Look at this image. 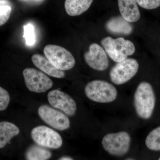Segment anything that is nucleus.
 <instances>
[{
  "mask_svg": "<svg viewBox=\"0 0 160 160\" xmlns=\"http://www.w3.org/2000/svg\"><path fill=\"white\" fill-rule=\"evenodd\" d=\"M155 105V97L151 85L143 82L138 86L134 96V106L137 114L144 119L152 115Z\"/></svg>",
  "mask_w": 160,
  "mask_h": 160,
  "instance_id": "obj_1",
  "label": "nucleus"
},
{
  "mask_svg": "<svg viewBox=\"0 0 160 160\" xmlns=\"http://www.w3.org/2000/svg\"><path fill=\"white\" fill-rule=\"evenodd\" d=\"M101 44L109 57L116 62L126 59L135 51L133 43L122 38L113 39L107 37L102 40Z\"/></svg>",
  "mask_w": 160,
  "mask_h": 160,
  "instance_id": "obj_2",
  "label": "nucleus"
},
{
  "mask_svg": "<svg viewBox=\"0 0 160 160\" xmlns=\"http://www.w3.org/2000/svg\"><path fill=\"white\" fill-rule=\"evenodd\" d=\"M86 97L98 103H109L116 99L118 92L110 83L102 80H93L88 83L85 88Z\"/></svg>",
  "mask_w": 160,
  "mask_h": 160,
  "instance_id": "obj_3",
  "label": "nucleus"
},
{
  "mask_svg": "<svg viewBox=\"0 0 160 160\" xmlns=\"http://www.w3.org/2000/svg\"><path fill=\"white\" fill-rule=\"evenodd\" d=\"M130 143V135L125 131L108 133L102 140L104 149L111 155L118 157L122 156L128 152Z\"/></svg>",
  "mask_w": 160,
  "mask_h": 160,
  "instance_id": "obj_4",
  "label": "nucleus"
},
{
  "mask_svg": "<svg viewBox=\"0 0 160 160\" xmlns=\"http://www.w3.org/2000/svg\"><path fill=\"white\" fill-rule=\"evenodd\" d=\"M44 53L49 62L60 70H69L75 65L74 57L70 52L62 46L47 45L44 48Z\"/></svg>",
  "mask_w": 160,
  "mask_h": 160,
  "instance_id": "obj_5",
  "label": "nucleus"
},
{
  "mask_svg": "<svg viewBox=\"0 0 160 160\" xmlns=\"http://www.w3.org/2000/svg\"><path fill=\"white\" fill-rule=\"evenodd\" d=\"M139 64L133 58H126L118 62L109 72L110 79L116 85H120L131 79L137 73Z\"/></svg>",
  "mask_w": 160,
  "mask_h": 160,
  "instance_id": "obj_6",
  "label": "nucleus"
},
{
  "mask_svg": "<svg viewBox=\"0 0 160 160\" xmlns=\"http://www.w3.org/2000/svg\"><path fill=\"white\" fill-rule=\"evenodd\" d=\"M31 136L37 145L45 148L58 149L62 145V139L60 135L46 126L35 127L32 130Z\"/></svg>",
  "mask_w": 160,
  "mask_h": 160,
  "instance_id": "obj_7",
  "label": "nucleus"
},
{
  "mask_svg": "<svg viewBox=\"0 0 160 160\" xmlns=\"http://www.w3.org/2000/svg\"><path fill=\"white\" fill-rule=\"evenodd\" d=\"M23 75L26 87L32 92H45L53 86V82L49 77L33 68L24 69Z\"/></svg>",
  "mask_w": 160,
  "mask_h": 160,
  "instance_id": "obj_8",
  "label": "nucleus"
},
{
  "mask_svg": "<svg viewBox=\"0 0 160 160\" xmlns=\"http://www.w3.org/2000/svg\"><path fill=\"white\" fill-rule=\"evenodd\" d=\"M38 113L44 122L55 129L63 131L70 127V121L66 115L47 105L40 106Z\"/></svg>",
  "mask_w": 160,
  "mask_h": 160,
  "instance_id": "obj_9",
  "label": "nucleus"
},
{
  "mask_svg": "<svg viewBox=\"0 0 160 160\" xmlns=\"http://www.w3.org/2000/svg\"><path fill=\"white\" fill-rule=\"evenodd\" d=\"M48 102L53 108L60 109L69 116H72L76 112L75 102L69 95L59 90L49 92L47 95Z\"/></svg>",
  "mask_w": 160,
  "mask_h": 160,
  "instance_id": "obj_10",
  "label": "nucleus"
},
{
  "mask_svg": "<svg viewBox=\"0 0 160 160\" xmlns=\"http://www.w3.org/2000/svg\"><path fill=\"white\" fill-rule=\"evenodd\" d=\"M84 59L89 67L98 71H104L109 66V60L106 51L97 43L90 45L89 51L84 54Z\"/></svg>",
  "mask_w": 160,
  "mask_h": 160,
  "instance_id": "obj_11",
  "label": "nucleus"
},
{
  "mask_svg": "<svg viewBox=\"0 0 160 160\" xmlns=\"http://www.w3.org/2000/svg\"><path fill=\"white\" fill-rule=\"evenodd\" d=\"M31 59L35 66L48 75L58 78L65 77V72L63 70L57 68L47 58L42 55L33 54Z\"/></svg>",
  "mask_w": 160,
  "mask_h": 160,
  "instance_id": "obj_12",
  "label": "nucleus"
},
{
  "mask_svg": "<svg viewBox=\"0 0 160 160\" xmlns=\"http://www.w3.org/2000/svg\"><path fill=\"white\" fill-rule=\"evenodd\" d=\"M118 5L121 16L127 22L139 20L140 12L136 0H118Z\"/></svg>",
  "mask_w": 160,
  "mask_h": 160,
  "instance_id": "obj_13",
  "label": "nucleus"
},
{
  "mask_svg": "<svg viewBox=\"0 0 160 160\" xmlns=\"http://www.w3.org/2000/svg\"><path fill=\"white\" fill-rule=\"evenodd\" d=\"M107 31L115 34L128 35L131 34L133 30V27L122 16L113 17L109 19L106 24Z\"/></svg>",
  "mask_w": 160,
  "mask_h": 160,
  "instance_id": "obj_14",
  "label": "nucleus"
},
{
  "mask_svg": "<svg viewBox=\"0 0 160 160\" xmlns=\"http://www.w3.org/2000/svg\"><path fill=\"white\" fill-rule=\"evenodd\" d=\"M93 0H65V8L70 16H77L89 9Z\"/></svg>",
  "mask_w": 160,
  "mask_h": 160,
  "instance_id": "obj_15",
  "label": "nucleus"
},
{
  "mask_svg": "<svg viewBox=\"0 0 160 160\" xmlns=\"http://www.w3.org/2000/svg\"><path fill=\"white\" fill-rule=\"evenodd\" d=\"M19 132L18 127L13 123L5 121L0 122V149L9 144L11 139Z\"/></svg>",
  "mask_w": 160,
  "mask_h": 160,
  "instance_id": "obj_16",
  "label": "nucleus"
},
{
  "mask_svg": "<svg viewBox=\"0 0 160 160\" xmlns=\"http://www.w3.org/2000/svg\"><path fill=\"white\" fill-rule=\"evenodd\" d=\"M51 156V152L48 149L38 145L31 146L26 152V159L29 160H46Z\"/></svg>",
  "mask_w": 160,
  "mask_h": 160,
  "instance_id": "obj_17",
  "label": "nucleus"
},
{
  "mask_svg": "<svg viewBox=\"0 0 160 160\" xmlns=\"http://www.w3.org/2000/svg\"><path fill=\"white\" fill-rule=\"evenodd\" d=\"M148 149L153 151H160V126L149 132L146 139Z\"/></svg>",
  "mask_w": 160,
  "mask_h": 160,
  "instance_id": "obj_18",
  "label": "nucleus"
},
{
  "mask_svg": "<svg viewBox=\"0 0 160 160\" xmlns=\"http://www.w3.org/2000/svg\"><path fill=\"white\" fill-rule=\"evenodd\" d=\"M24 28V38L26 40V45L28 46H32L35 43V33L34 27L31 23L26 24Z\"/></svg>",
  "mask_w": 160,
  "mask_h": 160,
  "instance_id": "obj_19",
  "label": "nucleus"
},
{
  "mask_svg": "<svg viewBox=\"0 0 160 160\" xmlns=\"http://www.w3.org/2000/svg\"><path fill=\"white\" fill-rule=\"evenodd\" d=\"M10 96L6 89L0 86V111L6 110L10 102Z\"/></svg>",
  "mask_w": 160,
  "mask_h": 160,
  "instance_id": "obj_20",
  "label": "nucleus"
},
{
  "mask_svg": "<svg viewBox=\"0 0 160 160\" xmlns=\"http://www.w3.org/2000/svg\"><path fill=\"white\" fill-rule=\"evenodd\" d=\"M138 5L146 9H153L160 6V0H136Z\"/></svg>",
  "mask_w": 160,
  "mask_h": 160,
  "instance_id": "obj_21",
  "label": "nucleus"
},
{
  "mask_svg": "<svg viewBox=\"0 0 160 160\" xmlns=\"http://www.w3.org/2000/svg\"><path fill=\"white\" fill-rule=\"evenodd\" d=\"M11 11L10 6H0V26L5 24L9 20Z\"/></svg>",
  "mask_w": 160,
  "mask_h": 160,
  "instance_id": "obj_22",
  "label": "nucleus"
},
{
  "mask_svg": "<svg viewBox=\"0 0 160 160\" xmlns=\"http://www.w3.org/2000/svg\"><path fill=\"white\" fill-rule=\"evenodd\" d=\"M10 3L8 0H0V6H9Z\"/></svg>",
  "mask_w": 160,
  "mask_h": 160,
  "instance_id": "obj_23",
  "label": "nucleus"
},
{
  "mask_svg": "<svg viewBox=\"0 0 160 160\" xmlns=\"http://www.w3.org/2000/svg\"><path fill=\"white\" fill-rule=\"evenodd\" d=\"M59 160H72L73 159L72 158L69 157L64 156L62 157H61L59 159Z\"/></svg>",
  "mask_w": 160,
  "mask_h": 160,
  "instance_id": "obj_24",
  "label": "nucleus"
},
{
  "mask_svg": "<svg viewBox=\"0 0 160 160\" xmlns=\"http://www.w3.org/2000/svg\"><path fill=\"white\" fill-rule=\"evenodd\" d=\"M126 160H134V159H127Z\"/></svg>",
  "mask_w": 160,
  "mask_h": 160,
  "instance_id": "obj_25",
  "label": "nucleus"
},
{
  "mask_svg": "<svg viewBox=\"0 0 160 160\" xmlns=\"http://www.w3.org/2000/svg\"><path fill=\"white\" fill-rule=\"evenodd\" d=\"M159 160H160V158H159Z\"/></svg>",
  "mask_w": 160,
  "mask_h": 160,
  "instance_id": "obj_26",
  "label": "nucleus"
}]
</instances>
